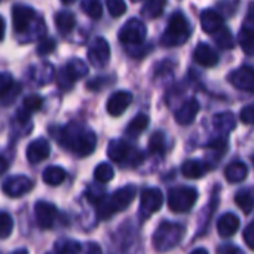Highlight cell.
<instances>
[{"label":"cell","mask_w":254,"mask_h":254,"mask_svg":"<svg viewBox=\"0 0 254 254\" xmlns=\"http://www.w3.org/2000/svg\"><path fill=\"white\" fill-rule=\"evenodd\" d=\"M51 134L58 140V144L77 156H89L97 147L95 132L77 122L67 124L61 128H51Z\"/></svg>","instance_id":"cell-1"},{"label":"cell","mask_w":254,"mask_h":254,"mask_svg":"<svg viewBox=\"0 0 254 254\" xmlns=\"http://www.w3.org/2000/svg\"><path fill=\"white\" fill-rule=\"evenodd\" d=\"M137 193L135 186L128 185L125 188L118 189L116 192H113L110 196H107L101 204L97 205V214L100 220H107L110 219L115 213L118 211H124L125 208L129 207V204L134 201Z\"/></svg>","instance_id":"cell-2"},{"label":"cell","mask_w":254,"mask_h":254,"mask_svg":"<svg viewBox=\"0 0 254 254\" xmlns=\"http://www.w3.org/2000/svg\"><path fill=\"white\" fill-rule=\"evenodd\" d=\"M12 22L16 34L24 36L28 34L33 28L34 34H43L45 25L40 16H37L36 10L27 4H15L12 7Z\"/></svg>","instance_id":"cell-3"},{"label":"cell","mask_w":254,"mask_h":254,"mask_svg":"<svg viewBox=\"0 0 254 254\" xmlns=\"http://www.w3.org/2000/svg\"><path fill=\"white\" fill-rule=\"evenodd\" d=\"M189 36H190V25L188 18L182 12H174L161 37V43L167 48L180 46L189 39Z\"/></svg>","instance_id":"cell-4"},{"label":"cell","mask_w":254,"mask_h":254,"mask_svg":"<svg viewBox=\"0 0 254 254\" xmlns=\"http://www.w3.org/2000/svg\"><path fill=\"white\" fill-rule=\"evenodd\" d=\"M183 234L185 228L182 225L173 222H162L153 234V247L161 253L170 252L182 241Z\"/></svg>","instance_id":"cell-5"},{"label":"cell","mask_w":254,"mask_h":254,"mask_svg":"<svg viewBox=\"0 0 254 254\" xmlns=\"http://www.w3.org/2000/svg\"><path fill=\"white\" fill-rule=\"evenodd\" d=\"M107 155L113 162L129 164L131 167H138L144 159L143 152L134 149L124 140H112L107 149Z\"/></svg>","instance_id":"cell-6"},{"label":"cell","mask_w":254,"mask_h":254,"mask_svg":"<svg viewBox=\"0 0 254 254\" xmlns=\"http://www.w3.org/2000/svg\"><path fill=\"white\" fill-rule=\"evenodd\" d=\"M88 73V65L79 60V58H74L71 61H68L58 73L57 76V83L60 86V89L63 91H70L74 85L76 80L82 79L83 76H86Z\"/></svg>","instance_id":"cell-7"},{"label":"cell","mask_w":254,"mask_h":254,"mask_svg":"<svg viewBox=\"0 0 254 254\" xmlns=\"http://www.w3.org/2000/svg\"><path fill=\"white\" fill-rule=\"evenodd\" d=\"M198 199V192L193 188H174L168 192V207L174 213H186L192 210Z\"/></svg>","instance_id":"cell-8"},{"label":"cell","mask_w":254,"mask_h":254,"mask_svg":"<svg viewBox=\"0 0 254 254\" xmlns=\"http://www.w3.org/2000/svg\"><path fill=\"white\" fill-rule=\"evenodd\" d=\"M147 34L146 25L137 18H131L124 24L119 31V40L125 45H140L144 42Z\"/></svg>","instance_id":"cell-9"},{"label":"cell","mask_w":254,"mask_h":254,"mask_svg":"<svg viewBox=\"0 0 254 254\" xmlns=\"http://www.w3.org/2000/svg\"><path fill=\"white\" fill-rule=\"evenodd\" d=\"M164 204V195L159 189L156 188H149L143 190L141 198H140V214L141 217H149L158 210H161Z\"/></svg>","instance_id":"cell-10"},{"label":"cell","mask_w":254,"mask_h":254,"mask_svg":"<svg viewBox=\"0 0 254 254\" xmlns=\"http://www.w3.org/2000/svg\"><path fill=\"white\" fill-rule=\"evenodd\" d=\"M33 188H34V183L27 176L7 177L1 185V189L4 192V195H7L10 198H19V196L28 193Z\"/></svg>","instance_id":"cell-11"},{"label":"cell","mask_w":254,"mask_h":254,"mask_svg":"<svg viewBox=\"0 0 254 254\" xmlns=\"http://www.w3.org/2000/svg\"><path fill=\"white\" fill-rule=\"evenodd\" d=\"M88 60L94 67H104L110 60V46L104 37H95L88 49Z\"/></svg>","instance_id":"cell-12"},{"label":"cell","mask_w":254,"mask_h":254,"mask_svg":"<svg viewBox=\"0 0 254 254\" xmlns=\"http://www.w3.org/2000/svg\"><path fill=\"white\" fill-rule=\"evenodd\" d=\"M34 217L40 229H51L58 219V210L54 204L39 201L34 205Z\"/></svg>","instance_id":"cell-13"},{"label":"cell","mask_w":254,"mask_h":254,"mask_svg":"<svg viewBox=\"0 0 254 254\" xmlns=\"http://www.w3.org/2000/svg\"><path fill=\"white\" fill-rule=\"evenodd\" d=\"M229 82L240 91L254 92V68L241 67L229 74Z\"/></svg>","instance_id":"cell-14"},{"label":"cell","mask_w":254,"mask_h":254,"mask_svg":"<svg viewBox=\"0 0 254 254\" xmlns=\"http://www.w3.org/2000/svg\"><path fill=\"white\" fill-rule=\"evenodd\" d=\"M132 103V94L129 91H118L110 95L107 101V112L110 116H121Z\"/></svg>","instance_id":"cell-15"},{"label":"cell","mask_w":254,"mask_h":254,"mask_svg":"<svg viewBox=\"0 0 254 254\" xmlns=\"http://www.w3.org/2000/svg\"><path fill=\"white\" fill-rule=\"evenodd\" d=\"M51 153V144L48 143V140L45 138H36L33 140L25 150L27 159L30 164H39L42 161H45Z\"/></svg>","instance_id":"cell-16"},{"label":"cell","mask_w":254,"mask_h":254,"mask_svg":"<svg viewBox=\"0 0 254 254\" xmlns=\"http://www.w3.org/2000/svg\"><path fill=\"white\" fill-rule=\"evenodd\" d=\"M198 112H199V103H198V100L189 98V100H186L176 110L174 116H176L177 124H180V125H189V124H192L195 121Z\"/></svg>","instance_id":"cell-17"},{"label":"cell","mask_w":254,"mask_h":254,"mask_svg":"<svg viewBox=\"0 0 254 254\" xmlns=\"http://www.w3.org/2000/svg\"><path fill=\"white\" fill-rule=\"evenodd\" d=\"M193 60L202 67H214L219 63V55L210 45L199 43L193 52Z\"/></svg>","instance_id":"cell-18"},{"label":"cell","mask_w":254,"mask_h":254,"mask_svg":"<svg viewBox=\"0 0 254 254\" xmlns=\"http://www.w3.org/2000/svg\"><path fill=\"white\" fill-rule=\"evenodd\" d=\"M201 27L205 33L216 34L223 28V18L214 9H205L201 13Z\"/></svg>","instance_id":"cell-19"},{"label":"cell","mask_w":254,"mask_h":254,"mask_svg":"<svg viewBox=\"0 0 254 254\" xmlns=\"http://www.w3.org/2000/svg\"><path fill=\"white\" fill-rule=\"evenodd\" d=\"M213 125H214V129L223 135V138H226L228 134H231L235 127H237V119L234 116V113L231 112H223V113H217L213 119Z\"/></svg>","instance_id":"cell-20"},{"label":"cell","mask_w":254,"mask_h":254,"mask_svg":"<svg viewBox=\"0 0 254 254\" xmlns=\"http://www.w3.org/2000/svg\"><path fill=\"white\" fill-rule=\"evenodd\" d=\"M240 228V219L234 213H226L219 219L217 223V232L222 238H231L237 234Z\"/></svg>","instance_id":"cell-21"},{"label":"cell","mask_w":254,"mask_h":254,"mask_svg":"<svg viewBox=\"0 0 254 254\" xmlns=\"http://www.w3.org/2000/svg\"><path fill=\"white\" fill-rule=\"evenodd\" d=\"M249 176V167L241 161H234L225 168V177L229 183L244 182Z\"/></svg>","instance_id":"cell-22"},{"label":"cell","mask_w":254,"mask_h":254,"mask_svg":"<svg viewBox=\"0 0 254 254\" xmlns=\"http://www.w3.org/2000/svg\"><path fill=\"white\" fill-rule=\"evenodd\" d=\"M54 21H55L57 30L61 34H68L74 28V24H76L74 15L71 12H68V10H60V12H57L55 16H54Z\"/></svg>","instance_id":"cell-23"},{"label":"cell","mask_w":254,"mask_h":254,"mask_svg":"<svg viewBox=\"0 0 254 254\" xmlns=\"http://www.w3.org/2000/svg\"><path fill=\"white\" fill-rule=\"evenodd\" d=\"M207 173V167L202 161L189 159L182 165V174L186 179H201Z\"/></svg>","instance_id":"cell-24"},{"label":"cell","mask_w":254,"mask_h":254,"mask_svg":"<svg viewBox=\"0 0 254 254\" xmlns=\"http://www.w3.org/2000/svg\"><path fill=\"white\" fill-rule=\"evenodd\" d=\"M65 176H67L65 170H63L61 167L52 165V167L45 168V171L42 174V179L49 186H58V185H61L65 180Z\"/></svg>","instance_id":"cell-25"},{"label":"cell","mask_w":254,"mask_h":254,"mask_svg":"<svg viewBox=\"0 0 254 254\" xmlns=\"http://www.w3.org/2000/svg\"><path fill=\"white\" fill-rule=\"evenodd\" d=\"M149 127V116L144 115V113H140L137 115L127 127V135L135 138L138 135L143 134V131H146V128Z\"/></svg>","instance_id":"cell-26"},{"label":"cell","mask_w":254,"mask_h":254,"mask_svg":"<svg viewBox=\"0 0 254 254\" xmlns=\"http://www.w3.org/2000/svg\"><path fill=\"white\" fill-rule=\"evenodd\" d=\"M55 253L57 254H80L82 246L80 243L70 240V238H61L55 243Z\"/></svg>","instance_id":"cell-27"},{"label":"cell","mask_w":254,"mask_h":254,"mask_svg":"<svg viewBox=\"0 0 254 254\" xmlns=\"http://www.w3.org/2000/svg\"><path fill=\"white\" fill-rule=\"evenodd\" d=\"M235 202L244 214H250L254 210V193L252 190H240L235 195Z\"/></svg>","instance_id":"cell-28"},{"label":"cell","mask_w":254,"mask_h":254,"mask_svg":"<svg viewBox=\"0 0 254 254\" xmlns=\"http://www.w3.org/2000/svg\"><path fill=\"white\" fill-rule=\"evenodd\" d=\"M164 7H165V1L164 0H150V1H146L143 4L141 15L149 18V19H155V18H158L164 12Z\"/></svg>","instance_id":"cell-29"},{"label":"cell","mask_w":254,"mask_h":254,"mask_svg":"<svg viewBox=\"0 0 254 254\" xmlns=\"http://www.w3.org/2000/svg\"><path fill=\"white\" fill-rule=\"evenodd\" d=\"M165 150H167L165 134L161 131H156L155 134H152V137L149 140V152L152 155H164Z\"/></svg>","instance_id":"cell-30"},{"label":"cell","mask_w":254,"mask_h":254,"mask_svg":"<svg viewBox=\"0 0 254 254\" xmlns=\"http://www.w3.org/2000/svg\"><path fill=\"white\" fill-rule=\"evenodd\" d=\"M238 43L247 55H254V30L243 28L238 34Z\"/></svg>","instance_id":"cell-31"},{"label":"cell","mask_w":254,"mask_h":254,"mask_svg":"<svg viewBox=\"0 0 254 254\" xmlns=\"http://www.w3.org/2000/svg\"><path fill=\"white\" fill-rule=\"evenodd\" d=\"M80 7L92 19H100L103 15V4L97 0H83L80 3Z\"/></svg>","instance_id":"cell-32"},{"label":"cell","mask_w":254,"mask_h":254,"mask_svg":"<svg viewBox=\"0 0 254 254\" xmlns=\"http://www.w3.org/2000/svg\"><path fill=\"white\" fill-rule=\"evenodd\" d=\"M34 80L39 82V85H46L54 79V67L52 64H42L40 67H36V73L33 74Z\"/></svg>","instance_id":"cell-33"},{"label":"cell","mask_w":254,"mask_h":254,"mask_svg":"<svg viewBox=\"0 0 254 254\" xmlns=\"http://www.w3.org/2000/svg\"><path fill=\"white\" fill-rule=\"evenodd\" d=\"M94 177H95V180L100 182V183H109V182L113 180V177H115V170H113V167H112L110 164L101 162V164L95 168Z\"/></svg>","instance_id":"cell-34"},{"label":"cell","mask_w":254,"mask_h":254,"mask_svg":"<svg viewBox=\"0 0 254 254\" xmlns=\"http://www.w3.org/2000/svg\"><path fill=\"white\" fill-rule=\"evenodd\" d=\"M214 42L217 43L219 48L222 49H232L234 45H235V40H234V36L231 34V31L228 28H222L220 31H217L214 34Z\"/></svg>","instance_id":"cell-35"},{"label":"cell","mask_w":254,"mask_h":254,"mask_svg":"<svg viewBox=\"0 0 254 254\" xmlns=\"http://www.w3.org/2000/svg\"><path fill=\"white\" fill-rule=\"evenodd\" d=\"M106 198H107V193H106L104 188H101V186H98V185H91V186H88V189H86V199H88L91 204L98 205V204H101Z\"/></svg>","instance_id":"cell-36"},{"label":"cell","mask_w":254,"mask_h":254,"mask_svg":"<svg viewBox=\"0 0 254 254\" xmlns=\"http://www.w3.org/2000/svg\"><path fill=\"white\" fill-rule=\"evenodd\" d=\"M43 100L40 95L37 94H30L24 98L22 101V110H25L27 113H33V112H39L42 109Z\"/></svg>","instance_id":"cell-37"},{"label":"cell","mask_w":254,"mask_h":254,"mask_svg":"<svg viewBox=\"0 0 254 254\" xmlns=\"http://www.w3.org/2000/svg\"><path fill=\"white\" fill-rule=\"evenodd\" d=\"M15 88V82L10 73H0V98L3 100Z\"/></svg>","instance_id":"cell-38"},{"label":"cell","mask_w":254,"mask_h":254,"mask_svg":"<svg viewBox=\"0 0 254 254\" xmlns=\"http://www.w3.org/2000/svg\"><path fill=\"white\" fill-rule=\"evenodd\" d=\"M13 232V219L7 214L0 211V238H7Z\"/></svg>","instance_id":"cell-39"},{"label":"cell","mask_w":254,"mask_h":254,"mask_svg":"<svg viewBox=\"0 0 254 254\" xmlns=\"http://www.w3.org/2000/svg\"><path fill=\"white\" fill-rule=\"evenodd\" d=\"M107 9L110 12L112 16L118 18V16H122L125 12H127V3L122 1V0H107Z\"/></svg>","instance_id":"cell-40"},{"label":"cell","mask_w":254,"mask_h":254,"mask_svg":"<svg viewBox=\"0 0 254 254\" xmlns=\"http://www.w3.org/2000/svg\"><path fill=\"white\" fill-rule=\"evenodd\" d=\"M55 40L54 39H43L39 45H37V54L45 57V55H49L51 52L55 51Z\"/></svg>","instance_id":"cell-41"},{"label":"cell","mask_w":254,"mask_h":254,"mask_svg":"<svg viewBox=\"0 0 254 254\" xmlns=\"http://www.w3.org/2000/svg\"><path fill=\"white\" fill-rule=\"evenodd\" d=\"M240 119L246 125H253L254 124V104H250L244 107L240 113Z\"/></svg>","instance_id":"cell-42"},{"label":"cell","mask_w":254,"mask_h":254,"mask_svg":"<svg viewBox=\"0 0 254 254\" xmlns=\"http://www.w3.org/2000/svg\"><path fill=\"white\" fill-rule=\"evenodd\" d=\"M244 241L252 250H254V220L244 231Z\"/></svg>","instance_id":"cell-43"},{"label":"cell","mask_w":254,"mask_h":254,"mask_svg":"<svg viewBox=\"0 0 254 254\" xmlns=\"http://www.w3.org/2000/svg\"><path fill=\"white\" fill-rule=\"evenodd\" d=\"M244 28H250L254 30V1L250 3L249 9H247V18H246V25Z\"/></svg>","instance_id":"cell-44"},{"label":"cell","mask_w":254,"mask_h":254,"mask_svg":"<svg viewBox=\"0 0 254 254\" xmlns=\"http://www.w3.org/2000/svg\"><path fill=\"white\" fill-rule=\"evenodd\" d=\"M217 254H244L238 247H235V246H223V247H220L219 249V252Z\"/></svg>","instance_id":"cell-45"},{"label":"cell","mask_w":254,"mask_h":254,"mask_svg":"<svg viewBox=\"0 0 254 254\" xmlns=\"http://www.w3.org/2000/svg\"><path fill=\"white\" fill-rule=\"evenodd\" d=\"M86 254H101V249L95 243H89L86 246Z\"/></svg>","instance_id":"cell-46"},{"label":"cell","mask_w":254,"mask_h":254,"mask_svg":"<svg viewBox=\"0 0 254 254\" xmlns=\"http://www.w3.org/2000/svg\"><path fill=\"white\" fill-rule=\"evenodd\" d=\"M4 31H6V24H4L3 16H0V42H1L3 37H4Z\"/></svg>","instance_id":"cell-47"},{"label":"cell","mask_w":254,"mask_h":254,"mask_svg":"<svg viewBox=\"0 0 254 254\" xmlns=\"http://www.w3.org/2000/svg\"><path fill=\"white\" fill-rule=\"evenodd\" d=\"M6 170H7V161H6L3 156H0V176H1Z\"/></svg>","instance_id":"cell-48"},{"label":"cell","mask_w":254,"mask_h":254,"mask_svg":"<svg viewBox=\"0 0 254 254\" xmlns=\"http://www.w3.org/2000/svg\"><path fill=\"white\" fill-rule=\"evenodd\" d=\"M190 254H208V252L205 249H196V250H193Z\"/></svg>","instance_id":"cell-49"},{"label":"cell","mask_w":254,"mask_h":254,"mask_svg":"<svg viewBox=\"0 0 254 254\" xmlns=\"http://www.w3.org/2000/svg\"><path fill=\"white\" fill-rule=\"evenodd\" d=\"M12 254H28V250H27V249H19V250L13 252Z\"/></svg>","instance_id":"cell-50"},{"label":"cell","mask_w":254,"mask_h":254,"mask_svg":"<svg viewBox=\"0 0 254 254\" xmlns=\"http://www.w3.org/2000/svg\"><path fill=\"white\" fill-rule=\"evenodd\" d=\"M253 164H254V156H253Z\"/></svg>","instance_id":"cell-51"}]
</instances>
